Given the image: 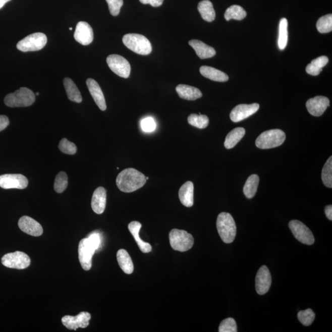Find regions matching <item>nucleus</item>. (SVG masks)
I'll return each instance as SVG.
<instances>
[{"label": "nucleus", "instance_id": "obj_1", "mask_svg": "<svg viewBox=\"0 0 332 332\" xmlns=\"http://www.w3.org/2000/svg\"><path fill=\"white\" fill-rule=\"evenodd\" d=\"M116 182L120 191L131 193L143 187L147 182V179L139 171L128 168L118 174Z\"/></svg>", "mask_w": 332, "mask_h": 332}, {"label": "nucleus", "instance_id": "obj_2", "mask_svg": "<svg viewBox=\"0 0 332 332\" xmlns=\"http://www.w3.org/2000/svg\"><path fill=\"white\" fill-rule=\"evenodd\" d=\"M216 229L220 238L227 244L233 243L236 235V225L232 215L227 212H222L216 220Z\"/></svg>", "mask_w": 332, "mask_h": 332}, {"label": "nucleus", "instance_id": "obj_3", "mask_svg": "<svg viewBox=\"0 0 332 332\" xmlns=\"http://www.w3.org/2000/svg\"><path fill=\"white\" fill-rule=\"evenodd\" d=\"M35 101V95L27 88H21L5 97V105L9 107H26L32 105Z\"/></svg>", "mask_w": 332, "mask_h": 332}, {"label": "nucleus", "instance_id": "obj_4", "mask_svg": "<svg viewBox=\"0 0 332 332\" xmlns=\"http://www.w3.org/2000/svg\"><path fill=\"white\" fill-rule=\"evenodd\" d=\"M123 42L128 49L138 54L147 56L152 51L150 41L145 36L137 33H128L123 36Z\"/></svg>", "mask_w": 332, "mask_h": 332}, {"label": "nucleus", "instance_id": "obj_5", "mask_svg": "<svg viewBox=\"0 0 332 332\" xmlns=\"http://www.w3.org/2000/svg\"><path fill=\"white\" fill-rule=\"evenodd\" d=\"M286 134L280 129H271L261 134L256 140L255 145L260 149L280 147L285 141Z\"/></svg>", "mask_w": 332, "mask_h": 332}, {"label": "nucleus", "instance_id": "obj_6", "mask_svg": "<svg viewBox=\"0 0 332 332\" xmlns=\"http://www.w3.org/2000/svg\"><path fill=\"white\" fill-rule=\"evenodd\" d=\"M170 244L174 250L180 252L188 251L194 244L193 236L184 230L173 229L170 233Z\"/></svg>", "mask_w": 332, "mask_h": 332}, {"label": "nucleus", "instance_id": "obj_7", "mask_svg": "<svg viewBox=\"0 0 332 332\" xmlns=\"http://www.w3.org/2000/svg\"><path fill=\"white\" fill-rule=\"evenodd\" d=\"M47 39L43 33H35L26 36L17 44V48L22 52L37 51L46 46Z\"/></svg>", "mask_w": 332, "mask_h": 332}, {"label": "nucleus", "instance_id": "obj_8", "mask_svg": "<svg viewBox=\"0 0 332 332\" xmlns=\"http://www.w3.org/2000/svg\"><path fill=\"white\" fill-rule=\"evenodd\" d=\"M30 258L27 254L21 251L8 253L2 258V263L7 268L24 269L30 264Z\"/></svg>", "mask_w": 332, "mask_h": 332}, {"label": "nucleus", "instance_id": "obj_9", "mask_svg": "<svg viewBox=\"0 0 332 332\" xmlns=\"http://www.w3.org/2000/svg\"><path fill=\"white\" fill-rule=\"evenodd\" d=\"M96 250L88 238L83 239L79 243V260L81 266L85 271L91 269L92 257Z\"/></svg>", "mask_w": 332, "mask_h": 332}, {"label": "nucleus", "instance_id": "obj_10", "mask_svg": "<svg viewBox=\"0 0 332 332\" xmlns=\"http://www.w3.org/2000/svg\"><path fill=\"white\" fill-rule=\"evenodd\" d=\"M109 69L119 77L128 78L131 74V65L125 58L120 55L112 54L106 58Z\"/></svg>", "mask_w": 332, "mask_h": 332}, {"label": "nucleus", "instance_id": "obj_11", "mask_svg": "<svg viewBox=\"0 0 332 332\" xmlns=\"http://www.w3.org/2000/svg\"><path fill=\"white\" fill-rule=\"evenodd\" d=\"M289 226L295 238L300 243L306 245L314 244V238L313 233L302 222L292 220L289 222Z\"/></svg>", "mask_w": 332, "mask_h": 332}, {"label": "nucleus", "instance_id": "obj_12", "mask_svg": "<svg viewBox=\"0 0 332 332\" xmlns=\"http://www.w3.org/2000/svg\"><path fill=\"white\" fill-rule=\"evenodd\" d=\"M29 185L28 179L19 174H8L0 176V187L4 189H25Z\"/></svg>", "mask_w": 332, "mask_h": 332}, {"label": "nucleus", "instance_id": "obj_13", "mask_svg": "<svg viewBox=\"0 0 332 332\" xmlns=\"http://www.w3.org/2000/svg\"><path fill=\"white\" fill-rule=\"evenodd\" d=\"M91 315L88 312H81L77 316L67 315L62 318V322L69 330H77L78 328H86L89 324Z\"/></svg>", "mask_w": 332, "mask_h": 332}, {"label": "nucleus", "instance_id": "obj_14", "mask_svg": "<svg viewBox=\"0 0 332 332\" xmlns=\"http://www.w3.org/2000/svg\"><path fill=\"white\" fill-rule=\"evenodd\" d=\"M259 108H260V105L257 103L250 104V105L240 104V105L236 106L231 112L230 119L234 123L240 122L255 114Z\"/></svg>", "mask_w": 332, "mask_h": 332}, {"label": "nucleus", "instance_id": "obj_15", "mask_svg": "<svg viewBox=\"0 0 332 332\" xmlns=\"http://www.w3.org/2000/svg\"><path fill=\"white\" fill-rule=\"evenodd\" d=\"M271 285V275L267 266H261L255 278V289L259 295L268 292Z\"/></svg>", "mask_w": 332, "mask_h": 332}, {"label": "nucleus", "instance_id": "obj_16", "mask_svg": "<svg viewBox=\"0 0 332 332\" xmlns=\"http://www.w3.org/2000/svg\"><path fill=\"white\" fill-rule=\"evenodd\" d=\"M306 106L309 114L314 117H320L330 106V100L324 96H316L309 99Z\"/></svg>", "mask_w": 332, "mask_h": 332}, {"label": "nucleus", "instance_id": "obj_17", "mask_svg": "<svg viewBox=\"0 0 332 332\" xmlns=\"http://www.w3.org/2000/svg\"><path fill=\"white\" fill-rule=\"evenodd\" d=\"M75 40L84 46L91 44L94 39V33L91 25L86 22H78L74 33Z\"/></svg>", "mask_w": 332, "mask_h": 332}, {"label": "nucleus", "instance_id": "obj_18", "mask_svg": "<svg viewBox=\"0 0 332 332\" xmlns=\"http://www.w3.org/2000/svg\"><path fill=\"white\" fill-rule=\"evenodd\" d=\"M18 225L19 229L27 235L35 237L43 235V229L41 225L30 216H22L19 219Z\"/></svg>", "mask_w": 332, "mask_h": 332}, {"label": "nucleus", "instance_id": "obj_19", "mask_svg": "<svg viewBox=\"0 0 332 332\" xmlns=\"http://www.w3.org/2000/svg\"><path fill=\"white\" fill-rule=\"evenodd\" d=\"M86 84L88 86L90 94L94 98L95 102L97 104L98 108L102 111H105L106 109L105 99L99 84L92 78H89L87 80Z\"/></svg>", "mask_w": 332, "mask_h": 332}, {"label": "nucleus", "instance_id": "obj_20", "mask_svg": "<svg viewBox=\"0 0 332 332\" xmlns=\"http://www.w3.org/2000/svg\"><path fill=\"white\" fill-rule=\"evenodd\" d=\"M106 204V191L103 187H98L93 193L91 207L97 214H102L105 211Z\"/></svg>", "mask_w": 332, "mask_h": 332}, {"label": "nucleus", "instance_id": "obj_21", "mask_svg": "<svg viewBox=\"0 0 332 332\" xmlns=\"http://www.w3.org/2000/svg\"><path fill=\"white\" fill-rule=\"evenodd\" d=\"M189 44L195 50L197 56L201 59L211 58L216 54L214 48L198 39L190 40Z\"/></svg>", "mask_w": 332, "mask_h": 332}, {"label": "nucleus", "instance_id": "obj_22", "mask_svg": "<svg viewBox=\"0 0 332 332\" xmlns=\"http://www.w3.org/2000/svg\"><path fill=\"white\" fill-rule=\"evenodd\" d=\"M179 196L181 203L187 207H192L194 204V185L188 181L180 188Z\"/></svg>", "mask_w": 332, "mask_h": 332}, {"label": "nucleus", "instance_id": "obj_23", "mask_svg": "<svg viewBox=\"0 0 332 332\" xmlns=\"http://www.w3.org/2000/svg\"><path fill=\"white\" fill-rule=\"evenodd\" d=\"M142 228V224L139 222L134 221L131 222L128 225L129 232L134 236L138 246L140 250L143 253H149L151 251L152 247L151 245L146 242L143 241L139 236V232Z\"/></svg>", "mask_w": 332, "mask_h": 332}, {"label": "nucleus", "instance_id": "obj_24", "mask_svg": "<svg viewBox=\"0 0 332 332\" xmlns=\"http://www.w3.org/2000/svg\"><path fill=\"white\" fill-rule=\"evenodd\" d=\"M176 91L180 97L187 100H195L202 96L200 90L186 84H179L176 87Z\"/></svg>", "mask_w": 332, "mask_h": 332}, {"label": "nucleus", "instance_id": "obj_25", "mask_svg": "<svg viewBox=\"0 0 332 332\" xmlns=\"http://www.w3.org/2000/svg\"><path fill=\"white\" fill-rule=\"evenodd\" d=\"M201 74L209 80L217 82H226L229 80V76L220 70L209 66H202L199 69Z\"/></svg>", "mask_w": 332, "mask_h": 332}, {"label": "nucleus", "instance_id": "obj_26", "mask_svg": "<svg viewBox=\"0 0 332 332\" xmlns=\"http://www.w3.org/2000/svg\"><path fill=\"white\" fill-rule=\"evenodd\" d=\"M118 264L126 274H131L134 271V264L131 256L125 249L118 250L117 254Z\"/></svg>", "mask_w": 332, "mask_h": 332}, {"label": "nucleus", "instance_id": "obj_27", "mask_svg": "<svg viewBox=\"0 0 332 332\" xmlns=\"http://www.w3.org/2000/svg\"><path fill=\"white\" fill-rule=\"evenodd\" d=\"M64 85L69 100L77 103L82 102L83 98L81 93L71 79L69 78H65Z\"/></svg>", "mask_w": 332, "mask_h": 332}, {"label": "nucleus", "instance_id": "obj_28", "mask_svg": "<svg viewBox=\"0 0 332 332\" xmlns=\"http://www.w3.org/2000/svg\"><path fill=\"white\" fill-rule=\"evenodd\" d=\"M198 10L204 21L211 22L215 19V11L212 2L209 0H203L199 3Z\"/></svg>", "mask_w": 332, "mask_h": 332}, {"label": "nucleus", "instance_id": "obj_29", "mask_svg": "<svg viewBox=\"0 0 332 332\" xmlns=\"http://www.w3.org/2000/svg\"><path fill=\"white\" fill-rule=\"evenodd\" d=\"M245 134H246V130L243 128H237L233 129L229 132L225 139V147L227 149L234 148L243 139Z\"/></svg>", "mask_w": 332, "mask_h": 332}, {"label": "nucleus", "instance_id": "obj_30", "mask_svg": "<svg viewBox=\"0 0 332 332\" xmlns=\"http://www.w3.org/2000/svg\"><path fill=\"white\" fill-rule=\"evenodd\" d=\"M328 63V58L327 56H320V57L314 59L311 63L308 65L306 71L308 74L313 76H317L322 71V69Z\"/></svg>", "mask_w": 332, "mask_h": 332}, {"label": "nucleus", "instance_id": "obj_31", "mask_svg": "<svg viewBox=\"0 0 332 332\" xmlns=\"http://www.w3.org/2000/svg\"><path fill=\"white\" fill-rule=\"evenodd\" d=\"M259 181H260L259 177L256 174L250 176L247 180L243 189L244 195L246 198L249 199L254 198L257 193Z\"/></svg>", "mask_w": 332, "mask_h": 332}, {"label": "nucleus", "instance_id": "obj_32", "mask_svg": "<svg viewBox=\"0 0 332 332\" xmlns=\"http://www.w3.org/2000/svg\"><path fill=\"white\" fill-rule=\"evenodd\" d=\"M247 16L246 11H245L243 8L239 5H233L225 11V19L227 21H230L232 19L237 20V21H241L246 18Z\"/></svg>", "mask_w": 332, "mask_h": 332}, {"label": "nucleus", "instance_id": "obj_33", "mask_svg": "<svg viewBox=\"0 0 332 332\" xmlns=\"http://www.w3.org/2000/svg\"><path fill=\"white\" fill-rule=\"evenodd\" d=\"M288 21L286 18L280 21L279 29L278 46L281 50L286 48L288 42Z\"/></svg>", "mask_w": 332, "mask_h": 332}, {"label": "nucleus", "instance_id": "obj_34", "mask_svg": "<svg viewBox=\"0 0 332 332\" xmlns=\"http://www.w3.org/2000/svg\"><path fill=\"white\" fill-rule=\"evenodd\" d=\"M188 122L194 127L204 129L209 125V120L206 115L191 114L188 118Z\"/></svg>", "mask_w": 332, "mask_h": 332}, {"label": "nucleus", "instance_id": "obj_35", "mask_svg": "<svg viewBox=\"0 0 332 332\" xmlns=\"http://www.w3.org/2000/svg\"><path fill=\"white\" fill-rule=\"evenodd\" d=\"M318 32L320 33H327L332 30V15H325L318 20L316 24Z\"/></svg>", "mask_w": 332, "mask_h": 332}, {"label": "nucleus", "instance_id": "obj_36", "mask_svg": "<svg viewBox=\"0 0 332 332\" xmlns=\"http://www.w3.org/2000/svg\"><path fill=\"white\" fill-rule=\"evenodd\" d=\"M323 184L328 188H332V157L330 156L326 162L322 171Z\"/></svg>", "mask_w": 332, "mask_h": 332}, {"label": "nucleus", "instance_id": "obj_37", "mask_svg": "<svg viewBox=\"0 0 332 332\" xmlns=\"http://www.w3.org/2000/svg\"><path fill=\"white\" fill-rule=\"evenodd\" d=\"M68 186V177L67 174L62 171L56 177L54 182V190L58 193H63Z\"/></svg>", "mask_w": 332, "mask_h": 332}, {"label": "nucleus", "instance_id": "obj_38", "mask_svg": "<svg viewBox=\"0 0 332 332\" xmlns=\"http://www.w3.org/2000/svg\"><path fill=\"white\" fill-rule=\"evenodd\" d=\"M298 319L303 325L309 326L312 324L315 319V313L311 309L300 311L298 313Z\"/></svg>", "mask_w": 332, "mask_h": 332}, {"label": "nucleus", "instance_id": "obj_39", "mask_svg": "<svg viewBox=\"0 0 332 332\" xmlns=\"http://www.w3.org/2000/svg\"><path fill=\"white\" fill-rule=\"evenodd\" d=\"M59 148L63 153L70 155L75 154L77 151V147L75 143L70 142L66 138L61 140L59 144Z\"/></svg>", "mask_w": 332, "mask_h": 332}, {"label": "nucleus", "instance_id": "obj_40", "mask_svg": "<svg viewBox=\"0 0 332 332\" xmlns=\"http://www.w3.org/2000/svg\"><path fill=\"white\" fill-rule=\"evenodd\" d=\"M218 331L220 332H237V325L234 319L227 318L220 323Z\"/></svg>", "mask_w": 332, "mask_h": 332}, {"label": "nucleus", "instance_id": "obj_41", "mask_svg": "<svg viewBox=\"0 0 332 332\" xmlns=\"http://www.w3.org/2000/svg\"><path fill=\"white\" fill-rule=\"evenodd\" d=\"M106 2H107L111 15L114 16L119 15L123 5V0H106Z\"/></svg>", "mask_w": 332, "mask_h": 332}, {"label": "nucleus", "instance_id": "obj_42", "mask_svg": "<svg viewBox=\"0 0 332 332\" xmlns=\"http://www.w3.org/2000/svg\"><path fill=\"white\" fill-rule=\"evenodd\" d=\"M141 128L145 132H152L155 131L156 125L153 118L148 117L142 120Z\"/></svg>", "mask_w": 332, "mask_h": 332}, {"label": "nucleus", "instance_id": "obj_43", "mask_svg": "<svg viewBox=\"0 0 332 332\" xmlns=\"http://www.w3.org/2000/svg\"><path fill=\"white\" fill-rule=\"evenodd\" d=\"M88 238L96 250L100 248L101 244H102V237H101L99 233L97 232L92 233L91 234L88 236Z\"/></svg>", "mask_w": 332, "mask_h": 332}, {"label": "nucleus", "instance_id": "obj_44", "mask_svg": "<svg viewBox=\"0 0 332 332\" xmlns=\"http://www.w3.org/2000/svg\"><path fill=\"white\" fill-rule=\"evenodd\" d=\"M139 1L142 4H149L153 7H159L162 5L164 0H139Z\"/></svg>", "mask_w": 332, "mask_h": 332}, {"label": "nucleus", "instance_id": "obj_45", "mask_svg": "<svg viewBox=\"0 0 332 332\" xmlns=\"http://www.w3.org/2000/svg\"><path fill=\"white\" fill-rule=\"evenodd\" d=\"M10 125V121L5 115H0V132L4 131Z\"/></svg>", "mask_w": 332, "mask_h": 332}, {"label": "nucleus", "instance_id": "obj_46", "mask_svg": "<svg viewBox=\"0 0 332 332\" xmlns=\"http://www.w3.org/2000/svg\"><path fill=\"white\" fill-rule=\"evenodd\" d=\"M325 213L328 220H332V205H328L325 208Z\"/></svg>", "mask_w": 332, "mask_h": 332}, {"label": "nucleus", "instance_id": "obj_47", "mask_svg": "<svg viewBox=\"0 0 332 332\" xmlns=\"http://www.w3.org/2000/svg\"><path fill=\"white\" fill-rule=\"evenodd\" d=\"M11 0H0V9H2L7 3L9 2Z\"/></svg>", "mask_w": 332, "mask_h": 332}, {"label": "nucleus", "instance_id": "obj_48", "mask_svg": "<svg viewBox=\"0 0 332 332\" xmlns=\"http://www.w3.org/2000/svg\"><path fill=\"white\" fill-rule=\"evenodd\" d=\"M72 29H73L72 28H69L70 30H72Z\"/></svg>", "mask_w": 332, "mask_h": 332}, {"label": "nucleus", "instance_id": "obj_49", "mask_svg": "<svg viewBox=\"0 0 332 332\" xmlns=\"http://www.w3.org/2000/svg\"><path fill=\"white\" fill-rule=\"evenodd\" d=\"M146 179H147V180L149 179V177H146Z\"/></svg>", "mask_w": 332, "mask_h": 332}, {"label": "nucleus", "instance_id": "obj_50", "mask_svg": "<svg viewBox=\"0 0 332 332\" xmlns=\"http://www.w3.org/2000/svg\"><path fill=\"white\" fill-rule=\"evenodd\" d=\"M39 95V93H36V95Z\"/></svg>", "mask_w": 332, "mask_h": 332}]
</instances>
